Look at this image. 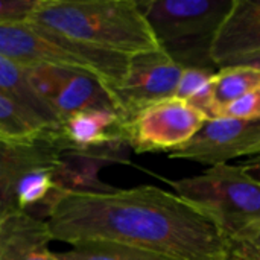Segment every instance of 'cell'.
Returning <instances> with one entry per match:
<instances>
[{
	"instance_id": "1",
	"label": "cell",
	"mask_w": 260,
	"mask_h": 260,
	"mask_svg": "<svg viewBox=\"0 0 260 260\" xmlns=\"http://www.w3.org/2000/svg\"><path fill=\"white\" fill-rule=\"evenodd\" d=\"M52 241L116 242L183 260H225L232 244L174 192L157 186L55 192L41 207Z\"/></svg>"
},
{
	"instance_id": "2",
	"label": "cell",
	"mask_w": 260,
	"mask_h": 260,
	"mask_svg": "<svg viewBox=\"0 0 260 260\" xmlns=\"http://www.w3.org/2000/svg\"><path fill=\"white\" fill-rule=\"evenodd\" d=\"M27 23L126 56L158 49L139 2L134 0H40Z\"/></svg>"
},
{
	"instance_id": "3",
	"label": "cell",
	"mask_w": 260,
	"mask_h": 260,
	"mask_svg": "<svg viewBox=\"0 0 260 260\" xmlns=\"http://www.w3.org/2000/svg\"><path fill=\"white\" fill-rule=\"evenodd\" d=\"M139 6L158 47L181 69L219 70L212 47L233 0H148Z\"/></svg>"
},
{
	"instance_id": "4",
	"label": "cell",
	"mask_w": 260,
	"mask_h": 260,
	"mask_svg": "<svg viewBox=\"0 0 260 260\" xmlns=\"http://www.w3.org/2000/svg\"><path fill=\"white\" fill-rule=\"evenodd\" d=\"M174 193L232 241L260 219V183L241 165L212 166L200 175L168 180Z\"/></svg>"
},
{
	"instance_id": "5",
	"label": "cell",
	"mask_w": 260,
	"mask_h": 260,
	"mask_svg": "<svg viewBox=\"0 0 260 260\" xmlns=\"http://www.w3.org/2000/svg\"><path fill=\"white\" fill-rule=\"evenodd\" d=\"M0 55L23 67L61 66L94 73L110 90L125 78L129 56L76 43L32 23L0 24Z\"/></svg>"
},
{
	"instance_id": "6",
	"label": "cell",
	"mask_w": 260,
	"mask_h": 260,
	"mask_svg": "<svg viewBox=\"0 0 260 260\" xmlns=\"http://www.w3.org/2000/svg\"><path fill=\"white\" fill-rule=\"evenodd\" d=\"M24 69L30 88L61 123L76 113L90 110L120 114L110 87L88 70L46 64Z\"/></svg>"
},
{
	"instance_id": "7",
	"label": "cell",
	"mask_w": 260,
	"mask_h": 260,
	"mask_svg": "<svg viewBox=\"0 0 260 260\" xmlns=\"http://www.w3.org/2000/svg\"><path fill=\"white\" fill-rule=\"evenodd\" d=\"M181 73L160 47L131 55L125 78L111 90L126 125L145 108L175 98Z\"/></svg>"
},
{
	"instance_id": "8",
	"label": "cell",
	"mask_w": 260,
	"mask_h": 260,
	"mask_svg": "<svg viewBox=\"0 0 260 260\" xmlns=\"http://www.w3.org/2000/svg\"><path fill=\"white\" fill-rule=\"evenodd\" d=\"M206 117L177 98L140 111L126 125L129 149L136 152H174L193 139Z\"/></svg>"
},
{
	"instance_id": "9",
	"label": "cell",
	"mask_w": 260,
	"mask_h": 260,
	"mask_svg": "<svg viewBox=\"0 0 260 260\" xmlns=\"http://www.w3.org/2000/svg\"><path fill=\"white\" fill-rule=\"evenodd\" d=\"M260 154V119L245 120L216 117L206 120L201 129L169 158L186 160L209 168L229 165L233 158L256 157Z\"/></svg>"
},
{
	"instance_id": "10",
	"label": "cell",
	"mask_w": 260,
	"mask_h": 260,
	"mask_svg": "<svg viewBox=\"0 0 260 260\" xmlns=\"http://www.w3.org/2000/svg\"><path fill=\"white\" fill-rule=\"evenodd\" d=\"M61 131L26 142L0 140V221L20 212L17 206L18 181L35 169H58L66 149Z\"/></svg>"
},
{
	"instance_id": "11",
	"label": "cell",
	"mask_w": 260,
	"mask_h": 260,
	"mask_svg": "<svg viewBox=\"0 0 260 260\" xmlns=\"http://www.w3.org/2000/svg\"><path fill=\"white\" fill-rule=\"evenodd\" d=\"M260 53V0H233V6L221 24L212 47L218 69Z\"/></svg>"
},
{
	"instance_id": "12",
	"label": "cell",
	"mask_w": 260,
	"mask_h": 260,
	"mask_svg": "<svg viewBox=\"0 0 260 260\" xmlns=\"http://www.w3.org/2000/svg\"><path fill=\"white\" fill-rule=\"evenodd\" d=\"M61 139L67 149L94 151L128 145L126 122L116 111L90 110L76 113L61 123Z\"/></svg>"
},
{
	"instance_id": "13",
	"label": "cell",
	"mask_w": 260,
	"mask_h": 260,
	"mask_svg": "<svg viewBox=\"0 0 260 260\" xmlns=\"http://www.w3.org/2000/svg\"><path fill=\"white\" fill-rule=\"evenodd\" d=\"M52 241L44 219L15 212L0 221V260H35L49 253Z\"/></svg>"
},
{
	"instance_id": "14",
	"label": "cell",
	"mask_w": 260,
	"mask_h": 260,
	"mask_svg": "<svg viewBox=\"0 0 260 260\" xmlns=\"http://www.w3.org/2000/svg\"><path fill=\"white\" fill-rule=\"evenodd\" d=\"M0 91L37 114L52 129L61 131V122L58 117L30 88L26 69L3 55H0Z\"/></svg>"
},
{
	"instance_id": "15",
	"label": "cell",
	"mask_w": 260,
	"mask_h": 260,
	"mask_svg": "<svg viewBox=\"0 0 260 260\" xmlns=\"http://www.w3.org/2000/svg\"><path fill=\"white\" fill-rule=\"evenodd\" d=\"M53 131L37 114L0 91V140L26 142Z\"/></svg>"
},
{
	"instance_id": "16",
	"label": "cell",
	"mask_w": 260,
	"mask_h": 260,
	"mask_svg": "<svg viewBox=\"0 0 260 260\" xmlns=\"http://www.w3.org/2000/svg\"><path fill=\"white\" fill-rule=\"evenodd\" d=\"M56 260H183L154 250L116 242H81L53 253Z\"/></svg>"
},
{
	"instance_id": "17",
	"label": "cell",
	"mask_w": 260,
	"mask_h": 260,
	"mask_svg": "<svg viewBox=\"0 0 260 260\" xmlns=\"http://www.w3.org/2000/svg\"><path fill=\"white\" fill-rule=\"evenodd\" d=\"M257 87H260V69L250 66L219 69L213 76V94L219 116L227 105L244 98Z\"/></svg>"
},
{
	"instance_id": "18",
	"label": "cell",
	"mask_w": 260,
	"mask_h": 260,
	"mask_svg": "<svg viewBox=\"0 0 260 260\" xmlns=\"http://www.w3.org/2000/svg\"><path fill=\"white\" fill-rule=\"evenodd\" d=\"M55 192V169H35L27 172L17 186L18 210L27 212L35 206H43Z\"/></svg>"
},
{
	"instance_id": "19",
	"label": "cell",
	"mask_w": 260,
	"mask_h": 260,
	"mask_svg": "<svg viewBox=\"0 0 260 260\" xmlns=\"http://www.w3.org/2000/svg\"><path fill=\"white\" fill-rule=\"evenodd\" d=\"M218 70H209V69H183L181 78L178 81V87L175 91V98L189 102L201 88H204L215 76Z\"/></svg>"
},
{
	"instance_id": "20",
	"label": "cell",
	"mask_w": 260,
	"mask_h": 260,
	"mask_svg": "<svg viewBox=\"0 0 260 260\" xmlns=\"http://www.w3.org/2000/svg\"><path fill=\"white\" fill-rule=\"evenodd\" d=\"M219 117H233V119H245V120H257L260 119V87L254 88L244 98L227 105Z\"/></svg>"
},
{
	"instance_id": "21",
	"label": "cell",
	"mask_w": 260,
	"mask_h": 260,
	"mask_svg": "<svg viewBox=\"0 0 260 260\" xmlns=\"http://www.w3.org/2000/svg\"><path fill=\"white\" fill-rule=\"evenodd\" d=\"M40 0H0V24L26 23Z\"/></svg>"
},
{
	"instance_id": "22",
	"label": "cell",
	"mask_w": 260,
	"mask_h": 260,
	"mask_svg": "<svg viewBox=\"0 0 260 260\" xmlns=\"http://www.w3.org/2000/svg\"><path fill=\"white\" fill-rule=\"evenodd\" d=\"M232 245L239 248L250 257L260 260V219L241 232L232 241Z\"/></svg>"
},
{
	"instance_id": "23",
	"label": "cell",
	"mask_w": 260,
	"mask_h": 260,
	"mask_svg": "<svg viewBox=\"0 0 260 260\" xmlns=\"http://www.w3.org/2000/svg\"><path fill=\"white\" fill-rule=\"evenodd\" d=\"M241 166L250 177H253L254 180H257L260 183V154L245 160L244 163H241Z\"/></svg>"
},
{
	"instance_id": "24",
	"label": "cell",
	"mask_w": 260,
	"mask_h": 260,
	"mask_svg": "<svg viewBox=\"0 0 260 260\" xmlns=\"http://www.w3.org/2000/svg\"><path fill=\"white\" fill-rule=\"evenodd\" d=\"M232 66H250V67H256L260 69V53L256 55H250V56H244V58H239L233 62H230L227 67H232ZM224 69V67H222Z\"/></svg>"
},
{
	"instance_id": "25",
	"label": "cell",
	"mask_w": 260,
	"mask_h": 260,
	"mask_svg": "<svg viewBox=\"0 0 260 260\" xmlns=\"http://www.w3.org/2000/svg\"><path fill=\"white\" fill-rule=\"evenodd\" d=\"M225 260H253L250 256H247L244 251H241L239 248H236V247H230V251H229V254H227V257Z\"/></svg>"
},
{
	"instance_id": "26",
	"label": "cell",
	"mask_w": 260,
	"mask_h": 260,
	"mask_svg": "<svg viewBox=\"0 0 260 260\" xmlns=\"http://www.w3.org/2000/svg\"><path fill=\"white\" fill-rule=\"evenodd\" d=\"M247 256H248V254H247ZM251 259H253V257H251ZM253 260H256V259H253Z\"/></svg>"
}]
</instances>
